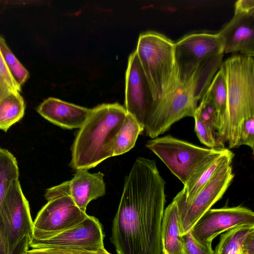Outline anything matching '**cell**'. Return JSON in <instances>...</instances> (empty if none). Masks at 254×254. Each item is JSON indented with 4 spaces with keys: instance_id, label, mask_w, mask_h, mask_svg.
Listing matches in <instances>:
<instances>
[{
    "instance_id": "obj_1",
    "label": "cell",
    "mask_w": 254,
    "mask_h": 254,
    "mask_svg": "<svg viewBox=\"0 0 254 254\" xmlns=\"http://www.w3.org/2000/svg\"><path fill=\"white\" fill-rule=\"evenodd\" d=\"M165 184L154 160L136 159L113 222L110 239L118 254H161Z\"/></svg>"
},
{
    "instance_id": "obj_8",
    "label": "cell",
    "mask_w": 254,
    "mask_h": 254,
    "mask_svg": "<svg viewBox=\"0 0 254 254\" xmlns=\"http://www.w3.org/2000/svg\"><path fill=\"white\" fill-rule=\"evenodd\" d=\"M46 199L47 203L33 221V239L50 238L78 225L88 216L78 208L69 195Z\"/></svg>"
},
{
    "instance_id": "obj_12",
    "label": "cell",
    "mask_w": 254,
    "mask_h": 254,
    "mask_svg": "<svg viewBox=\"0 0 254 254\" xmlns=\"http://www.w3.org/2000/svg\"><path fill=\"white\" fill-rule=\"evenodd\" d=\"M103 228L99 220L88 215L78 225L50 238L32 239V249H76L96 251L104 247Z\"/></svg>"
},
{
    "instance_id": "obj_23",
    "label": "cell",
    "mask_w": 254,
    "mask_h": 254,
    "mask_svg": "<svg viewBox=\"0 0 254 254\" xmlns=\"http://www.w3.org/2000/svg\"><path fill=\"white\" fill-rule=\"evenodd\" d=\"M254 230V225H244L229 229L221 235L213 254H228L241 249L248 234Z\"/></svg>"
},
{
    "instance_id": "obj_9",
    "label": "cell",
    "mask_w": 254,
    "mask_h": 254,
    "mask_svg": "<svg viewBox=\"0 0 254 254\" xmlns=\"http://www.w3.org/2000/svg\"><path fill=\"white\" fill-rule=\"evenodd\" d=\"M234 177L231 164L227 165L218 170L190 201L175 202L178 208L182 236L190 231L197 220L222 198Z\"/></svg>"
},
{
    "instance_id": "obj_32",
    "label": "cell",
    "mask_w": 254,
    "mask_h": 254,
    "mask_svg": "<svg viewBox=\"0 0 254 254\" xmlns=\"http://www.w3.org/2000/svg\"><path fill=\"white\" fill-rule=\"evenodd\" d=\"M228 254H241V250L240 249L236 251H233Z\"/></svg>"
},
{
    "instance_id": "obj_24",
    "label": "cell",
    "mask_w": 254,
    "mask_h": 254,
    "mask_svg": "<svg viewBox=\"0 0 254 254\" xmlns=\"http://www.w3.org/2000/svg\"><path fill=\"white\" fill-rule=\"evenodd\" d=\"M0 51L11 76L17 84L21 87L29 77V73L10 51L5 40L0 36Z\"/></svg>"
},
{
    "instance_id": "obj_2",
    "label": "cell",
    "mask_w": 254,
    "mask_h": 254,
    "mask_svg": "<svg viewBox=\"0 0 254 254\" xmlns=\"http://www.w3.org/2000/svg\"><path fill=\"white\" fill-rule=\"evenodd\" d=\"M127 114L118 103L102 104L79 128L71 147L70 167L88 170L113 156L117 134Z\"/></svg>"
},
{
    "instance_id": "obj_33",
    "label": "cell",
    "mask_w": 254,
    "mask_h": 254,
    "mask_svg": "<svg viewBox=\"0 0 254 254\" xmlns=\"http://www.w3.org/2000/svg\"></svg>"
},
{
    "instance_id": "obj_14",
    "label": "cell",
    "mask_w": 254,
    "mask_h": 254,
    "mask_svg": "<svg viewBox=\"0 0 254 254\" xmlns=\"http://www.w3.org/2000/svg\"><path fill=\"white\" fill-rule=\"evenodd\" d=\"M217 34L224 53L254 56V11L235 10L233 17Z\"/></svg>"
},
{
    "instance_id": "obj_28",
    "label": "cell",
    "mask_w": 254,
    "mask_h": 254,
    "mask_svg": "<svg viewBox=\"0 0 254 254\" xmlns=\"http://www.w3.org/2000/svg\"><path fill=\"white\" fill-rule=\"evenodd\" d=\"M184 250L186 254H213L212 247H206L197 242L189 231L182 236Z\"/></svg>"
},
{
    "instance_id": "obj_13",
    "label": "cell",
    "mask_w": 254,
    "mask_h": 254,
    "mask_svg": "<svg viewBox=\"0 0 254 254\" xmlns=\"http://www.w3.org/2000/svg\"><path fill=\"white\" fill-rule=\"evenodd\" d=\"M154 103L150 86L134 51L129 55L126 70L125 108L143 128Z\"/></svg>"
},
{
    "instance_id": "obj_6",
    "label": "cell",
    "mask_w": 254,
    "mask_h": 254,
    "mask_svg": "<svg viewBox=\"0 0 254 254\" xmlns=\"http://www.w3.org/2000/svg\"><path fill=\"white\" fill-rule=\"evenodd\" d=\"M146 147L161 160L184 185L221 149L201 147L170 135L149 140Z\"/></svg>"
},
{
    "instance_id": "obj_10",
    "label": "cell",
    "mask_w": 254,
    "mask_h": 254,
    "mask_svg": "<svg viewBox=\"0 0 254 254\" xmlns=\"http://www.w3.org/2000/svg\"><path fill=\"white\" fill-rule=\"evenodd\" d=\"M3 200L9 215V254H25L32 239L33 222L19 179L12 183Z\"/></svg>"
},
{
    "instance_id": "obj_26",
    "label": "cell",
    "mask_w": 254,
    "mask_h": 254,
    "mask_svg": "<svg viewBox=\"0 0 254 254\" xmlns=\"http://www.w3.org/2000/svg\"><path fill=\"white\" fill-rule=\"evenodd\" d=\"M21 90V87L11 76L0 51V100L11 92Z\"/></svg>"
},
{
    "instance_id": "obj_29",
    "label": "cell",
    "mask_w": 254,
    "mask_h": 254,
    "mask_svg": "<svg viewBox=\"0 0 254 254\" xmlns=\"http://www.w3.org/2000/svg\"><path fill=\"white\" fill-rule=\"evenodd\" d=\"M247 145L254 152V116L245 119L242 124L238 146Z\"/></svg>"
},
{
    "instance_id": "obj_16",
    "label": "cell",
    "mask_w": 254,
    "mask_h": 254,
    "mask_svg": "<svg viewBox=\"0 0 254 254\" xmlns=\"http://www.w3.org/2000/svg\"><path fill=\"white\" fill-rule=\"evenodd\" d=\"M234 156V153L229 149L225 148L220 149L193 175L173 201L175 202L190 201L218 170L232 163Z\"/></svg>"
},
{
    "instance_id": "obj_7",
    "label": "cell",
    "mask_w": 254,
    "mask_h": 254,
    "mask_svg": "<svg viewBox=\"0 0 254 254\" xmlns=\"http://www.w3.org/2000/svg\"><path fill=\"white\" fill-rule=\"evenodd\" d=\"M223 53L217 34L193 33L183 37L174 46L177 79L181 82L189 80L202 64Z\"/></svg>"
},
{
    "instance_id": "obj_31",
    "label": "cell",
    "mask_w": 254,
    "mask_h": 254,
    "mask_svg": "<svg viewBox=\"0 0 254 254\" xmlns=\"http://www.w3.org/2000/svg\"><path fill=\"white\" fill-rule=\"evenodd\" d=\"M235 10L243 12L254 11V0H239L235 4Z\"/></svg>"
},
{
    "instance_id": "obj_3",
    "label": "cell",
    "mask_w": 254,
    "mask_h": 254,
    "mask_svg": "<svg viewBox=\"0 0 254 254\" xmlns=\"http://www.w3.org/2000/svg\"><path fill=\"white\" fill-rule=\"evenodd\" d=\"M254 56L235 55L222 62L227 88L225 142L238 147L244 120L254 116Z\"/></svg>"
},
{
    "instance_id": "obj_18",
    "label": "cell",
    "mask_w": 254,
    "mask_h": 254,
    "mask_svg": "<svg viewBox=\"0 0 254 254\" xmlns=\"http://www.w3.org/2000/svg\"><path fill=\"white\" fill-rule=\"evenodd\" d=\"M203 98L212 102L217 113L218 127L216 139L218 148H224L227 124V88L225 74L220 67Z\"/></svg>"
},
{
    "instance_id": "obj_27",
    "label": "cell",
    "mask_w": 254,
    "mask_h": 254,
    "mask_svg": "<svg viewBox=\"0 0 254 254\" xmlns=\"http://www.w3.org/2000/svg\"><path fill=\"white\" fill-rule=\"evenodd\" d=\"M25 254H111L103 248L97 251L76 249L41 248L28 250Z\"/></svg>"
},
{
    "instance_id": "obj_20",
    "label": "cell",
    "mask_w": 254,
    "mask_h": 254,
    "mask_svg": "<svg viewBox=\"0 0 254 254\" xmlns=\"http://www.w3.org/2000/svg\"><path fill=\"white\" fill-rule=\"evenodd\" d=\"M25 104L19 92H11L0 100V129L6 132L23 117Z\"/></svg>"
},
{
    "instance_id": "obj_19",
    "label": "cell",
    "mask_w": 254,
    "mask_h": 254,
    "mask_svg": "<svg viewBox=\"0 0 254 254\" xmlns=\"http://www.w3.org/2000/svg\"><path fill=\"white\" fill-rule=\"evenodd\" d=\"M160 239L161 254H186L180 232L178 208L173 201L164 211Z\"/></svg>"
},
{
    "instance_id": "obj_4",
    "label": "cell",
    "mask_w": 254,
    "mask_h": 254,
    "mask_svg": "<svg viewBox=\"0 0 254 254\" xmlns=\"http://www.w3.org/2000/svg\"><path fill=\"white\" fill-rule=\"evenodd\" d=\"M206 89L196 73L189 80L181 82L175 76L161 97L154 102L143 127L146 135L157 137L180 120L193 117L199 100Z\"/></svg>"
},
{
    "instance_id": "obj_15",
    "label": "cell",
    "mask_w": 254,
    "mask_h": 254,
    "mask_svg": "<svg viewBox=\"0 0 254 254\" xmlns=\"http://www.w3.org/2000/svg\"><path fill=\"white\" fill-rule=\"evenodd\" d=\"M37 111L53 124L72 129L80 128L82 126L90 116L92 109L49 97L40 104Z\"/></svg>"
},
{
    "instance_id": "obj_22",
    "label": "cell",
    "mask_w": 254,
    "mask_h": 254,
    "mask_svg": "<svg viewBox=\"0 0 254 254\" xmlns=\"http://www.w3.org/2000/svg\"><path fill=\"white\" fill-rule=\"evenodd\" d=\"M19 172L14 156L8 150L0 148V204L12 183L18 180Z\"/></svg>"
},
{
    "instance_id": "obj_11",
    "label": "cell",
    "mask_w": 254,
    "mask_h": 254,
    "mask_svg": "<svg viewBox=\"0 0 254 254\" xmlns=\"http://www.w3.org/2000/svg\"><path fill=\"white\" fill-rule=\"evenodd\" d=\"M244 225H254V213L252 210L242 205L224 207L209 209L197 220L190 232L199 244L212 247V241L218 235Z\"/></svg>"
},
{
    "instance_id": "obj_25",
    "label": "cell",
    "mask_w": 254,
    "mask_h": 254,
    "mask_svg": "<svg viewBox=\"0 0 254 254\" xmlns=\"http://www.w3.org/2000/svg\"><path fill=\"white\" fill-rule=\"evenodd\" d=\"M194 131L200 142L209 148H217L216 131L214 127L208 122L202 119L194 113Z\"/></svg>"
},
{
    "instance_id": "obj_30",
    "label": "cell",
    "mask_w": 254,
    "mask_h": 254,
    "mask_svg": "<svg viewBox=\"0 0 254 254\" xmlns=\"http://www.w3.org/2000/svg\"><path fill=\"white\" fill-rule=\"evenodd\" d=\"M240 250L241 254H254V230L247 236Z\"/></svg>"
},
{
    "instance_id": "obj_17",
    "label": "cell",
    "mask_w": 254,
    "mask_h": 254,
    "mask_svg": "<svg viewBox=\"0 0 254 254\" xmlns=\"http://www.w3.org/2000/svg\"><path fill=\"white\" fill-rule=\"evenodd\" d=\"M104 176L100 172L90 173L88 170H80L76 171L72 179L68 181L69 195L82 211L86 212L91 200L105 194Z\"/></svg>"
},
{
    "instance_id": "obj_5",
    "label": "cell",
    "mask_w": 254,
    "mask_h": 254,
    "mask_svg": "<svg viewBox=\"0 0 254 254\" xmlns=\"http://www.w3.org/2000/svg\"><path fill=\"white\" fill-rule=\"evenodd\" d=\"M173 43L154 31L141 34L135 50L150 86L154 102L164 93L175 76Z\"/></svg>"
},
{
    "instance_id": "obj_21",
    "label": "cell",
    "mask_w": 254,
    "mask_h": 254,
    "mask_svg": "<svg viewBox=\"0 0 254 254\" xmlns=\"http://www.w3.org/2000/svg\"><path fill=\"white\" fill-rule=\"evenodd\" d=\"M142 131L143 128L131 115L127 113L116 137L113 156L124 154L131 149L138 136Z\"/></svg>"
}]
</instances>
